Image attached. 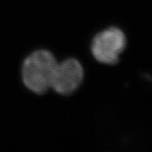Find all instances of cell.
I'll use <instances>...</instances> for the list:
<instances>
[{"instance_id": "1", "label": "cell", "mask_w": 152, "mask_h": 152, "mask_svg": "<svg viewBox=\"0 0 152 152\" xmlns=\"http://www.w3.org/2000/svg\"><path fill=\"white\" fill-rule=\"evenodd\" d=\"M58 62L47 50H38L27 57L22 68L25 86L37 94H43L51 88Z\"/></svg>"}, {"instance_id": "2", "label": "cell", "mask_w": 152, "mask_h": 152, "mask_svg": "<svg viewBox=\"0 0 152 152\" xmlns=\"http://www.w3.org/2000/svg\"><path fill=\"white\" fill-rule=\"evenodd\" d=\"M127 47L124 32L118 27H110L94 38L91 47L93 56L98 62L114 65L118 63L121 54Z\"/></svg>"}, {"instance_id": "3", "label": "cell", "mask_w": 152, "mask_h": 152, "mask_svg": "<svg viewBox=\"0 0 152 152\" xmlns=\"http://www.w3.org/2000/svg\"><path fill=\"white\" fill-rule=\"evenodd\" d=\"M84 77L81 64L74 58L57 64L51 88L61 95H69L80 86Z\"/></svg>"}]
</instances>
